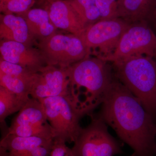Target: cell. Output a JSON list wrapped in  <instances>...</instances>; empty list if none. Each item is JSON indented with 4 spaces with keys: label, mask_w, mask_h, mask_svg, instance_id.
Masks as SVG:
<instances>
[{
    "label": "cell",
    "mask_w": 156,
    "mask_h": 156,
    "mask_svg": "<svg viewBox=\"0 0 156 156\" xmlns=\"http://www.w3.org/2000/svg\"><path fill=\"white\" fill-rule=\"evenodd\" d=\"M0 72L13 76L33 80L36 77L37 73L21 66L0 59Z\"/></svg>",
    "instance_id": "cell-22"
},
{
    "label": "cell",
    "mask_w": 156,
    "mask_h": 156,
    "mask_svg": "<svg viewBox=\"0 0 156 156\" xmlns=\"http://www.w3.org/2000/svg\"><path fill=\"white\" fill-rule=\"evenodd\" d=\"M136 56H156V35L145 21L131 24L121 38L115 52L102 58L113 62L122 58Z\"/></svg>",
    "instance_id": "cell-8"
},
{
    "label": "cell",
    "mask_w": 156,
    "mask_h": 156,
    "mask_svg": "<svg viewBox=\"0 0 156 156\" xmlns=\"http://www.w3.org/2000/svg\"><path fill=\"white\" fill-rule=\"evenodd\" d=\"M54 139L22 137L6 134L0 142L1 156H26L38 147L52 144Z\"/></svg>",
    "instance_id": "cell-13"
},
{
    "label": "cell",
    "mask_w": 156,
    "mask_h": 156,
    "mask_svg": "<svg viewBox=\"0 0 156 156\" xmlns=\"http://www.w3.org/2000/svg\"><path fill=\"white\" fill-rule=\"evenodd\" d=\"M154 59H155V61H156V56H155L154 57Z\"/></svg>",
    "instance_id": "cell-27"
},
{
    "label": "cell",
    "mask_w": 156,
    "mask_h": 156,
    "mask_svg": "<svg viewBox=\"0 0 156 156\" xmlns=\"http://www.w3.org/2000/svg\"><path fill=\"white\" fill-rule=\"evenodd\" d=\"M50 156H74L72 149L68 147L66 143L54 140Z\"/></svg>",
    "instance_id": "cell-24"
},
{
    "label": "cell",
    "mask_w": 156,
    "mask_h": 156,
    "mask_svg": "<svg viewBox=\"0 0 156 156\" xmlns=\"http://www.w3.org/2000/svg\"><path fill=\"white\" fill-rule=\"evenodd\" d=\"M119 0H95L100 14V20H111L118 17Z\"/></svg>",
    "instance_id": "cell-23"
},
{
    "label": "cell",
    "mask_w": 156,
    "mask_h": 156,
    "mask_svg": "<svg viewBox=\"0 0 156 156\" xmlns=\"http://www.w3.org/2000/svg\"><path fill=\"white\" fill-rule=\"evenodd\" d=\"M118 17L129 23L156 20V0H119Z\"/></svg>",
    "instance_id": "cell-14"
},
{
    "label": "cell",
    "mask_w": 156,
    "mask_h": 156,
    "mask_svg": "<svg viewBox=\"0 0 156 156\" xmlns=\"http://www.w3.org/2000/svg\"><path fill=\"white\" fill-rule=\"evenodd\" d=\"M47 120L53 131L54 140L66 143L75 142L82 128L80 120L83 116L68 95L40 99Z\"/></svg>",
    "instance_id": "cell-4"
},
{
    "label": "cell",
    "mask_w": 156,
    "mask_h": 156,
    "mask_svg": "<svg viewBox=\"0 0 156 156\" xmlns=\"http://www.w3.org/2000/svg\"><path fill=\"white\" fill-rule=\"evenodd\" d=\"M72 150L74 156H114L122 152V146L111 134L101 118H93L82 128Z\"/></svg>",
    "instance_id": "cell-6"
},
{
    "label": "cell",
    "mask_w": 156,
    "mask_h": 156,
    "mask_svg": "<svg viewBox=\"0 0 156 156\" xmlns=\"http://www.w3.org/2000/svg\"><path fill=\"white\" fill-rule=\"evenodd\" d=\"M51 21L57 29L80 37L88 26L84 22L68 0L44 3Z\"/></svg>",
    "instance_id": "cell-11"
},
{
    "label": "cell",
    "mask_w": 156,
    "mask_h": 156,
    "mask_svg": "<svg viewBox=\"0 0 156 156\" xmlns=\"http://www.w3.org/2000/svg\"><path fill=\"white\" fill-rule=\"evenodd\" d=\"M69 80L67 68L46 65L37 73L30 96L36 99L68 95Z\"/></svg>",
    "instance_id": "cell-9"
},
{
    "label": "cell",
    "mask_w": 156,
    "mask_h": 156,
    "mask_svg": "<svg viewBox=\"0 0 156 156\" xmlns=\"http://www.w3.org/2000/svg\"><path fill=\"white\" fill-rule=\"evenodd\" d=\"M44 3L52 2H55V1H61V0H43Z\"/></svg>",
    "instance_id": "cell-25"
},
{
    "label": "cell",
    "mask_w": 156,
    "mask_h": 156,
    "mask_svg": "<svg viewBox=\"0 0 156 156\" xmlns=\"http://www.w3.org/2000/svg\"><path fill=\"white\" fill-rule=\"evenodd\" d=\"M48 122L44 106L38 99L31 97L20 110L11 126L47 124Z\"/></svg>",
    "instance_id": "cell-16"
},
{
    "label": "cell",
    "mask_w": 156,
    "mask_h": 156,
    "mask_svg": "<svg viewBox=\"0 0 156 156\" xmlns=\"http://www.w3.org/2000/svg\"><path fill=\"white\" fill-rule=\"evenodd\" d=\"M155 156H156V134L155 137Z\"/></svg>",
    "instance_id": "cell-26"
},
{
    "label": "cell",
    "mask_w": 156,
    "mask_h": 156,
    "mask_svg": "<svg viewBox=\"0 0 156 156\" xmlns=\"http://www.w3.org/2000/svg\"><path fill=\"white\" fill-rule=\"evenodd\" d=\"M35 79L26 80L0 72V86L20 96L29 98Z\"/></svg>",
    "instance_id": "cell-19"
},
{
    "label": "cell",
    "mask_w": 156,
    "mask_h": 156,
    "mask_svg": "<svg viewBox=\"0 0 156 156\" xmlns=\"http://www.w3.org/2000/svg\"><path fill=\"white\" fill-rule=\"evenodd\" d=\"M99 117L132 148L131 156H155V120L116 76L101 104Z\"/></svg>",
    "instance_id": "cell-1"
},
{
    "label": "cell",
    "mask_w": 156,
    "mask_h": 156,
    "mask_svg": "<svg viewBox=\"0 0 156 156\" xmlns=\"http://www.w3.org/2000/svg\"><path fill=\"white\" fill-rule=\"evenodd\" d=\"M30 98L20 96L0 86V122H5L10 115L19 112Z\"/></svg>",
    "instance_id": "cell-17"
},
{
    "label": "cell",
    "mask_w": 156,
    "mask_h": 156,
    "mask_svg": "<svg viewBox=\"0 0 156 156\" xmlns=\"http://www.w3.org/2000/svg\"><path fill=\"white\" fill-rule=\"evenodd\" d=\"M35 0H0V11L2 14H21L31 9Z\"/></svg>",
    "instance_id": "cell-21"
},
{
    "label": "cell",
    "mask_w": 156,
    "mask_h": 156,
    "mask_svg": "<svg viewBox=\"0 0 156 156\" xmlns=\"http://www.w3.org/2000/svg\"><path fill=\"white\" fill-rule=\"evenodd\" d=\"M17 15L25 20L35 41L57 32V28L51 21L48 11L44 9H31Z\"/></svg>",
    "instance_id": "cell-15"
},
{
    "label": "cell",
    "mask_w": 156,
    "mask_h": 156,
    "mask_svg": "<svg viewBox=\"0 0 156 156\" xmlns=\"http://www.w3.org/2000/svg\"><path fill=\"white\" fill-rule=\"evenodd\" d=\"M115 75L156 120V61L146 56H130L112 62Z\"/></svg>",
    "instance_id": "cell-3"
},
{
    "label": "cell",
    "mask_w": 156,
    "mask_h": 156,
    "mask_svg": "<svg viewBox=\"0 0 156 156\" xmlns=\"http://www.w3.org/2000/svg\"><path fill=\"white\" fill-rule=\"evenodd\" d=\"M131 24L120 18L100 20L88 26L80 37L91 52L94 50L96 56L106 58L115 52Z\"/></svg>",
    "instance_id": "cell-7"
},
{
    "label": "cell",
    "mask_w": 156,
    "mask_h": 156,
    "mask_svg": "<svg viewBox=\"0 0 156 156\" xmlns=\"http://www.w3.org/2000/svg\"><path fill=\"white\" fill-rule=\"evenodd\" d=\"M46 65L67 68L92 54L80 37L57 32L35 41Z\"/></svg>",
    "instance_id": "cell-5"
},
{
    "label": "cell",
    "mask_w": 156,
    "mask_h": 156,
    "mask_svg": "<svg viewBox=\"0 0 156 156\" xmlns=\"http://www.w3.org/2000/svg\"><path fill=\"white\" fill-rule=\"evenodd\" d=\"M1 58L38 73L46 66L41 53L37 48L13 41L1 40Z\"/></svg>",
    "instance_id": "cell-10"
},
{
    "label": "cell",
    "mask_w": 156,
    "mask_h": 156,
    "mask_svg": "<svg viewBox=\"0 0 156 156\" xmlns=\"http://www.w3.org/2000/svg\"><path fill=\"white\" fill-rule=\"evenodd\" d=\"M108 62L89 56L67 68L68 95L83 116L102 104L115 77Z\"/></svg>",
    "instance_id": "cell-2"
},
{
    "label": "cell",
    "mask_w": 156,
    "mask_h": 156,
    "mask_svg": "<svg viewBox=\"0 0 156 156\" xmlns=\"http://www.w3.org/2000/svg\"><path fill=\"white\" fill-rule=\"evenodd\" d=\"M84 22L89 26L101 19L95 0H68Z\"/></svg>",
    "instance_id": "cell-20"
},
{
    "label": "cell",
    "mask_w": 156,
    "mask_h": 156,
    "mask_svg": "<svg viewBox=\"0 0 156 156\" xmlns=\"http://www.w3.org/2000/svg\"><path fill=\"white\" fill-rule=\"evenodd\" d=\"M0 38L33 47L35 43L25 20L17 14H1Z\"/></svg>",
    "instance_id": "cell-12"
},
{
    "label": "cell",
    "mask_w": 156,
    "mask_h": 156,
    "mask_svg": "<svg viewBox=\"0 0 156 156\" xmlns=\"http://www.w3.org/2000/svg\"><path fill=\"white\" fill-rule=\"evenodd\" d=\"M6 134L22 137L54 139L53 129L49 123L28 126H10Z\"/></svg>",
    "instance_id": "cell-18"
}]
</instances>
